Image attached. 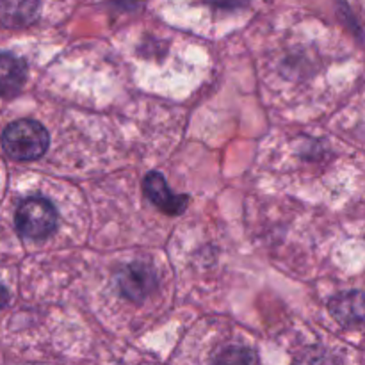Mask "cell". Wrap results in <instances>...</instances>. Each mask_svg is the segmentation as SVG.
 Masks as SVG:
<instances>
[{
  "label": "cell",
  "instance_id": "6da1fadb",
  "mask_svg": "<svg viewBox=\"0 0 365 365\" xmlns=\"http://www.w3.org/2000/svg\"><path fill=\"white\" fill-rule=\"evenodd\" d=\"M46 128L34 120H18L7 125L2 134V148L14 160H36L48 150Z\"/></svg>",
  "mask_w": 365,
  "mask_h": 365
},
{
  "label": "cell",
  "instance_id": "7a4b0ae2",
  "mask_svg": "<svg viewBox=\"0 0 365 365\" xmlns=\"http://www.w3.org/2000/svg\"><path fill=\"white\" fill-rule=\"evenodd\" d=\"M16 230L25 239H46L57 227L56 207L41 196L24 200L16 210Z\"/></svg>",
  "mask_w": 365,
  "mask_h": 365
},
{
  "label": "cell",
  "instance_id": "3957f363",
  "mask_svg": "<svg viewBox=\"0 0 365 365\" xmlns=\"http://www.w3.org/2000/svg\"><path fill=\"white\" fill-rule=\"evenodd\" d=\"M143 191L148 196L150 202L153 205L159 207L163 212L177 216L185 210L187 205V196L175 195L166 184V178L159 173V171H150L143 180Z\"/></svg>",
  "mask_w": 365,
  "mask_h": 365
},
{
  "label": "cell",
  "instance_id": "277c9868",
  "mask_svg": "<svg viewBox=\"0 0 365 365\" xmlns=\"http://www.w3.org/2000/svg\"><path fill=\"white\" fill-rule=\"evenodd\" d=\"M118 284H120V289L125 298L132 299V302H143L155 289V271L150 266H146V264L134 262L125 267L123 273L120 274Z\"/></svg>",
  "mask_w": 365,
  "mask_h": 365
},
{
  "label": "cell",
  "instance_id": "5b68a950",
  "mask_svg": "<svg viewBox=\"0 0 365 365\" xmlns=\"http://www.w3.org/2000/svg\"><path fill=\"white\" fill-rule=\"evenodd\" d=\"M330 314L344 327H362L365 324V292H341L330 299Z\"/></svg>",
  "mask_w": 365,
  "mask_h": 365
},
{
  "label": "cell",
  "instance_id": "8992f818",
  "mask_svg": "<svg viewBox=\"0 0 365 365\" xmlns=\"http://www.w3.org/2000/svg\"><path fill=\"white\" fill-rule=\"evenodd\" d=\"M27 78V64L13 53H0V96L18 93Z\"/></svg>",
  "mask_w": 365,
  "mask_h": 365
},
{
  "label": "cell",
  "instance_id": "52a82bcc",
  "mask_svg": "<svg viewBox=\"0 0 365 365\" xmlns=\"http://www.w3.org/2000/svg\"><path fill=\"white\" fill-rule=\"evenodd\" d=\"M39 0H0V24L25 27L38 18Z\"/></svg>",
  "mask_w": 365,
  "mask_h": 365
},
{
  "label": "cell",
  "instance_id": "ba28073f",
  "mask_svg": "<svg viewBox=\"0 0 365 365\" xmlns=\"http://www.w3.org/2000/svg\"><path fill=\"white\" fill-rule=\"evenodd\" d=\"M257 355H253L248 349H239V348H230L225 349L220 356L216 359V362H255Z\"/></svg>",
  "mask_w": 365,
  "mask_h": 365
},
{
  "label": "cell",
  "instance_id": "9c48e42d",
  "mask_svg": "<svg viewBox=\"0 0 365 365\" xmlns=\"http://www.w3.org/2000/svg\"><path fill=\"white\" fill-rule=\"evenodd\" d=\"M209 4L216 7H225V9H235V7L245 6L248 0H207Z\"/></svg>",
  "mask_w": 365,
  "mask_h": 365
},
{
  "label": "cell",
  "instance_id": "30bf717a",
  "mask_svg": "<svg viewBox=\"0 0 365 365\" xmlns=\"http://www.w3.org/2000/svg\"><path fill=\"white\" fill-rule=\"evenodd\" d=\"M7 299H9V296H7V291H6V287H4V285L0 284V310H2L4 307H6Z\"/></svg>",
  "mask_w": 365,
  "mask_h": 365
}]
</instances>
